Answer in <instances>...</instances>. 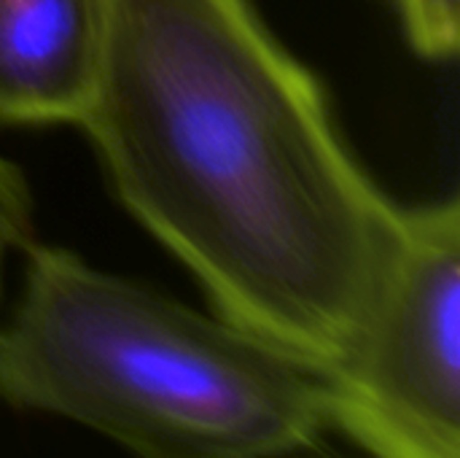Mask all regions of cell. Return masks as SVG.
Here are the masks:
<instances>
[{"instance_id":"cell-4","label":"cell","mask_w":460,"mask_h":458,"mask_svg":"<svg viewBox=\"0 0 460 458\" xmlns=\"http://www.w3.org/2000/svg\"><path fill=\"white\" fill-rule=\"evenodd\" d=\"M108 0H0V124H78L105 62Z\"/></svg>"},{"instance_id":"cell-5","label":"cell","mask_w":460,"mask_h":458,"mask_svg":"<svg viewBox=\"0 0 460 458\" xmlns=\"http://www.w3.org/2000/svg\"><path fill=\"white\" fill-rule=\"evenodd\" d=\"M412 49L426 59H450L460 46V0H394Z\"/></svg>"},{"instance_id":"cell-6","label":"cell","mask_w":460,"mask_h":458,"mask_svg":"<svg viewBox=\"0 0 460 458\" xmlns=\"http://www.w3.org/2000/svg\"><path fill=\"white\" fill-rule=\"evenodd\" d=\"M32 229V205L30 189L22 173L0 157V286H3V262L13 248H27Z\"/></svg>"},{"instance_id":"cell-3","label":"cell","mask_w":460,"mask_h":458,"mask_svg":"<svg viewBox=\"0 0 460 458\" xmlns=\"http://www.w3.org/2000/svg\"><path fill=\"white\" fill-rule=\"evenodd\" d=\"M329 427L372 458H460V205L404 208L402 238L340 367Z\"/></svg>"},{"instance_id":"cell-2","label":"cell","mask_w":460,"mask_h":458,"mask_svg":"<svg viewBox=\"0 0 460 458\" xmlns=\"http://www.w3.org/2000/svg\"><path fill=\"white\" fill-rule=\"evenodd\" d=\"M0 397L140 458H286L329 427L326 375L224 316L27 243Z\"/></svg>"},{"instance_id":"cell-1","label":"cell","mask_w":460,"mask_h":458,"mask_svg":"<svg viewBox=\"0 0 460 458\" xmlns=\"http://www.w3.org/2000/svg\"><path fill=\"white\" fill-rule=\"evenodd\" d=\"M121 205L218 316L332 375L402 238L318 78L251 0H108L81 121Z\"/></svg>"}]
</instances>
